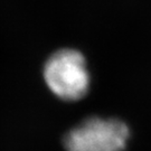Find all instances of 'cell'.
I'll use <instances>...</instances> for the list:
<instances>
[{
	"instance_id": "2",
	"label": "cell",
	"mask_w": 151,
	"mask_h": 151,
	"mask_svg": "<svg viewBox=\"0 0 151 151\" xmlns=\"http://www.w3.org/2000/svg\"><path fill=\"white\" fill-rule=\"evenodd\" d=\"M129 137L120 120L90 118L65 135L64 145L67 151H123Z\"/></svg>"
},
{
	"instance_id": "1",
	"label": "cell",
	"mask_w": 151,
	"mask_h": 151,
	"mask_svg": "<svg viewBox=\"0 0 151 151\" xmlns=\"http://www.w3.org/2000/svg\"><path fill=\"white\" fill-rule=\"evenodd\" d=\"M52 93L64 101L80 100L90 88V73L84 56L75 49H60L49 57L43 70Z\"/></svg>"
}]
</instances>
